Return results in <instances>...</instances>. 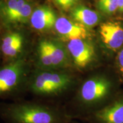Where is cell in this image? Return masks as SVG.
Here are the masks:
<instances>
[{
  "mask_svg": "<svg viewBox=\"0 0 123 123\" xmlns=\"http://www.w3.org/2000/svg\"><path fill=\"white\" fill-rule=\"evenodd\" d=\"M57 6L62 10L67 11L77 6L80 0H53Z\"/></svg>",
  "mask_w": 123,
  "mask_h": 123,
  "instance_id": "cell-16",
  "label": "cell"
},
{
  "mask_svg": "<svg viewBox=\"0 0 123 123\" xmlns=\"http://www.w3.org/2000/svg\"><path fill=\"white\" fill-rule=\"evenodd\" d=\"M80 121L86 123H123V89L110 103Z\"/></svg>",
  "mask_w": 123,
  "mask_h": 123,
  "instance_id": "cell-7",
  "label": "cell"
},
{
  "mask_svg": "<svg viewBox=\"0 0 123 123\" xmlns=\"http://www.w3.org/2000/svg\"><path fill=\"white\" fill-rule=\"evenodd\" d=\"M72 123H86L85 122H83V121H79V120H73V122Z\"/></svg>",
  "mask_w": 123,
  "mask_h": 123,
  "instance_id": "cell-18",
  "label": "cell"
},
{
  "mask_svg": "<svg viewBox=\"0 0 123 123\" xmlns=\"http://www.w3.org/2000/svg\"><path fill=\"white\" fill-rule=\"evenodd\" d=\"M57 18L55 12L50 7L42 6L34 10L30 20L34 29L46 31L55 26Z\"/></svg>",
  "mask_w": 123,
  "mask_h": 123,
  "instance_id": "cell-11",
  "label": "cell"
},
{
  "mask_svg": "<svg viewBox=\"0 0 123 123\" xmlns=\"http://www.w3.org/2000/svg\"><path fill=\"white\" fill-rule=\"evenodd\" d=\"M64 43L76 73H87L98 65L100 55L96 46L90 39L76 38Z\"/></svg>",
  "mask_w": 123,
  "mask_h": 123,
  "instance_id": "cell-6",
  "label": "cell"
},
{
  "mask_svg": "<svg viewBox=\"0 0 123 123\" xmlns=\"http://www.w3.org/2000/svg\"><path fill=\"white\" fill-rule=\"evenodd\" d=\"M117 11L119 13H123V0H118Z\"/></svg>",
  "mask_w": 123,
  "mask_h": 123,
  "instance_id": "cell-17",
  "label": "cell"
},
{
  "mask_svg": "<svg viewBox=\"0 0 123 123\" xmlns=\"http://www.w3.org/2000/svg\"><path fill=\"white\" fill-rule=\"evenodd\" d=\"M115 63L116 73L123 84V46L115 55Z\"/></svg>",
  "mask_w": 123,
  "mask_h": 123,
  "instance_id": "cell-15",
  "label": "cell"
},
{
  "mask_svg": "<svg viewBox=\"0 0 123 123\" xmlns=\"http://www.w3.org/2000/svg\"><path fill=\"white\" fill-rule=\"evenodd\" d=\"M99 33L104 48L108 53L116 54L123 46V27L119 23L108 21L100 26Z\"/></svg>",
  "mask_w": 123,
  "mask_h": 123,
  "instance_id": "cell-9",
  "label": "cell"
},
{
  "mask_svg": "<svg viewBox=\"0 0 123 123\" xmlns=\"http://www.w3.org/2000/svg\"><path fill=\"white\" fill-rule=\"evenodd\" d=\"M33 69L74 70L65 44L61 41L42 39L38 43L33 56Z\"/></svg>",
  "mask_w": 123,
  "mask_h": 123,
  "instance_id": "cell-5",
  "label": "cell"
},
{
  "mask_svg": "<svg viewBox=\"0 0 123 123\" xmlns=\"http://www.w3.org/2000/svg\"><path fill=\"white\" fill-rule=\"evenodd\" d=\"M0 118L5 123H72L63 104L37 99L0 103Z\"/></svg>",
  "mask_w": 123,
  "mask_h": 123,
  "instance_id": "cell-3",
  "label": "cell"
},
{
  "mask_svg": "<svg viewBox=\"0 0 123 123\" xmlns=\"http://www.w3.org/2000/svg\"><path fill=\"white\" fill-rule=\"evenodd\" d=\"M81 77L76 90L63 104L73 120H82L109 104L121 91L117 74L96 71Z\"/></svg>",
  "mask_w": 123,
  "mask_h": 123,
  "instance_id": "cell-1",
  "label": "cell"
},
{
  "mask_svg": "<svg viewBox=\"0 0 123 123\" xmlns=\"http://www.w3.org/2000/svg\"><path fill=\"white\" fill-rule=\"evenodd\" d=\"M27 0H5L0 4V15L6 24H10L12 19L20 11Z\"/></svg>",
  "mask_w": 123,
  "mask_h": 123,
  "instance_id": "cell-13",
  "label": "cell"
},
{
  "mask_svg": "<svg viewBox=\"0 0 123 123\" xmlns=\"http://www.w3.org/2000/svg\"><path fill=\"white\" fill-rule=\"evenodd\" d=\"M30 67L26 58L0 66V99L14 100L26 94Z\"/></svg>",
  "mask_w": 123,
  "mask_h": 123,
  "instance_id": "cell-4",
  "label": "cell"
},
{
  "mask_svg": "<svg viewBox=\"0 0 123 123\" xmlns=\"http://www.w3.org/2000/svg\"><path fill=\"white\" fill-rule=\"evenodd\" d=\"M70 15L74 21L88 29L96 26L101 19L98 12L82 5L71 9Z\"/></svg>",
  "mask_w": 123,
  "mask_h": 123,
  "instance_id": "cell-12",
  "label": "cell"
},
{
  "mask_svg": "<svg viewBox=\"0 0 123 123\" xmlns=\"http://www.w3.org/2000/svg\"><path fill=\"white\" fill-rule=\"evenodd\" d=\"M54 27L61 41L64 43L76 38L90 39L88 28L65 17L58 18Z\"/></svg>",
  "mask_w": 123,
  "mask_h": 123,
  "instance_id": "cell-10",
  "label": "cell"
},
{
  "mask_svg": "<svg viewBox=\"0 0 123 123\" xmlns=\"http://www.w3.org/2000/svg\"><path fill=\"white\" fill-rule=\"evenodd\" d=\"M0 51L4 64L26 58L25 44L22 35L16 32L7 34L0 44Z\"/></svg>",
  "mask_w": 123,
  "mask_h": 123,
  "instance_id": "cell-8",
  "label": "cell"
},
{
  "mask_svg": "<svg viewBox=\"0 0 123 123\" xmlns=\"http://www.w3.org/2000/svg\"><path fill=\"white\" fill-rule=\"evenodd\" d=\"M96 6L103 13L111 15L117 10L118 0H99Z\"/></svg>",
  "mask_w": 123,
  "mask_h": 123,
  "instance_id": "cell-14",
  "label": "cell"
},
{
  "mask_svg": "<svg viewBox=\"0 0 123 123\" xmlns=\"http://www.w3.org/2000/svg\"><path fill=\"white\" fill-rule=\"evenodd\" d=\"M71 69H33L27 81L26 93L35 99L63 104L76 90L81 76Z\"/></svg>",
  "mask_w": 123,
  "mask_h": 123,
  "instance_id": "cell-2",
  "label": "cell"
},
{
  "mask_svg": "<svg viewBox=\"0 0 123 123\" xmlns=\"http://www.w3.org/2000/svg\"><path fill=\"white\" fill-rule=\"evenodd\" d=\"M0 53H1V51H0Z\"/></svg>",
  "mask_w": 123,
  "mask_h": 123,
  "instance_id": "cell-19",
  "label": "cell"
}]
</instances>
